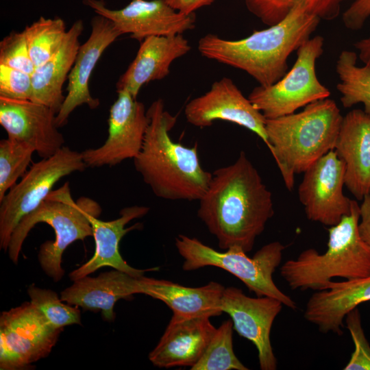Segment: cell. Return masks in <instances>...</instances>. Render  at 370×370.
I'll list each match as a JSON object with an SVG mask.
<instances>
[{"mask_svg":"<svg viewBox=\"0 0 370 370\" xmlns=\"http://www.w3.org/2000/svg\"><path fill=\"white\" fill-rule=\"evenodd\" d=\"M198 201V217L223 250L238 247L251 251L274 214L271 193L245 151L212 173Z\"/></svg>","mask_w":370,"mask_h":370,"instance_id":"obj_1","label":"cell"},{"mask_svg":"<svg viewBox=\"0 0 370 370\" xmlns=\"http://www.w3.org/2000/svg\"><path fill=\"white\" fill-rule=\"evenodd\" d=\"M321 19L299 0L279 23L240 40H226L208 34L198 42L200 54L242 70L260 86L280 80L288 69L290 55L310 38Z\"/></svg>","mask_w":370,"mask_h":370,"instance_id":"obj_2","label":"cell"},{"mask_svg":"<svg viewBox=\"0 0 370 370\" xmlns=\"http://www.w3.org/2000/svg\"><path fill=\"white\" fill-rule=\"evenodd\" d=\"M149 125L142 148L134 158L135 169L153 194L171 201H199L212 173L201 165L198 145L186 147L171 139L177 117L165 110L162 99L147 110Z\"/></svg>","mask_w":370,"mask_h":370,"instance_id":"obj_3","label":"cell"},{"mask_svg":"<svg viewBox=\"0 0 370 370\" xmlns=\"http://www.w3.org/2000/svg\"><path fill=\"white\" fill-rule=\"evenodd\" d=\"M343 117L336 102L326 98L308 104L299 112L266 119L268 148L289 191L296 174L334 150Z\"/></svg>","mask_w":370,"mask_h":370,"instance_id":"obj_4","label":"cell"},{"mask_svg":"<svg viewBox=\"0 0 370 370\" xmlns=\"http://www.w3.org/2000/svg\"><path fill=\"white\" fill-rule=\"evenodd\" d=\"M101 212L98 202L90 197H81L74 201L66 182L52 190L36 209L20 221L11 236L9 258L17 264L29 232L36 224L45 223L53 229L55 239L40 245L38 258L45 274L58 282L64 275L61 266L64 250L76 241L92 236V219L99 218Z\"/></svg>","mask_w":370,"mask_h":370,"instance_id":"obj_5","label":"cell"},{"mask_svg":"<svg viewBox=\"0 0 370 370\" xmlns=\"http://www.w3.org/2000/svg\"><path fill=\"white\" fill-rule=\"evenodd\" d=\"M360 206L352 200L351 212L328 230L327 249L312 248L280 267L281 276L292 290L321 291L334 278L350 280L370 275V247L360 236Z\"/></svg>","mask_w":370,"mask_h":370,"instance_id":"obj_6","label":"cell"},{"mask_svg":"<svg viewBox=\"0 0 370 370\" xmlns=\"http://www.w3.org/2000/svg\"><path fill=\"white\" fill-rule=\"evenodd\" d=\"M175 245L184 259L183 270L193 271L209 266L224 269L243 282L257 297L275 298L287 308L297 309L296 301L282 292L273 278L285 249L280 242L264 245L252 257L238 247L219 251L196 238L183 234L175 238Z\"/></svg>","mask_w":370,"mask_h":370,"instance_id":"obj_7","label":"cell"},{"mask_svg":"<svg viewBox=\"0 0 370 370\" xmlns=\"http://www.w3.org/2000/svg\"><path fill=\"white\" fill-rule=\"evenodd\" d=\"M87 167L82 152L66 146L32 164L0 201V249L8 251L20 221L40 206L61 178Z\"/></svg>","mask_w":370,"mask_h":370,"instance_id":"obj_8","label":"cell"},{"mask_svg":"<svg viewBox=\"0 0 370 370\" xmlns=\"http://www.w3.org/2000/svg\"><path fill=\"white\" fill-rule=\"evenodd\" d=\"M324 38H310L297 51V59L280 80L267 86L258 85L248 98L266 119L295 113L315 101L328 98L330 91L322 84L316 73V63L323 53Z\"/></svg>","mask_w":370,"mask_h":370,"instance_id":"obj_9","label":"cell"},{"mask_svg":"<svg viewBox=\"0 0 370 370\" xmlns=\"http://www.w3.org/2000/svg\"><path fill=\"white\" fill-rule=\"evenodd\" d=\"M63 329L53 328L30 301L0 316V369L20 370L47 357Z\"/></svg>","mask_w":370,"mask_h":370,"instance_id":"obj_10","label":"cell"},{"mask_svg":"<svg viewBox=\"0 0 370 370\" xmlns=\"http://www.w3.org/2000/svg\"><path fill=\"white\" fill-rule=\"evenodd\" d=\"M110 109L108 136L97 148L82 151L87 166H114L139 153L149 125L144 104L128 91H118Z\"/></svg>","mask_w":370,"mask_h":370,"instance_id":"obj_11","label":"cell"},{"mask_svg":"<svg viewBox=\"0 0 370 370\" xmlns=\"http://www.w3.org/2000/svg\"><path fill=\"white\" fill-rule=\"evenodd\" d=\"M304 173L298 195L308 219L330 227L338 224L350 213L352 206V200L343 191L345 163L331 150Z\"/></svg>","mask_w":370,"mask_h":370,"instance_id":"obj_12","label":"cell"},{"mask_svg":"<svg viewBox=\"0 0 370 370\" xmlns=\"http://www.w3.org/2000/svg\"><path fill=\"white\" fill-rule=\"evenodd\" d=\"M83 3L111 21L121 35L130 34L140 42L150 36L183 34L196 25L195 13L180 12L164 0H132L119 10L108 8L103 0H83Z\"/></svg>","mask_w":370,"mask_h":370,"instance_id":"obj_13","label":"cell"},{"mask_svg":"<svg viewBox=\"0 0 370 370\" xmlns=\"http://www.w3.org/2000/svg\"><path fill=\"white\" fill-rule=\"evenodd\" d=\"M184 115L188 123L201 128L219 120L236 124L255 133L269 146L265 117L230 78L215 81L206 92L190 100Z\"/></svg>","mask_w":370,"mask_h":370,"instance_id":"obj_14","label":"cell"},{"mask_svg":"<svg viewBox=\"0 0 370 370\" xmlns=\"http://www.w3.org/2000/svg\"><path fill=\"white\" fill-rule=\"evenodd\" d=\"M278 299L262 296L250 297L240 288H225L221 301L223 312L230 315L234 330L256 346L260 368L277 369V359L271 343L270 334L273 321L282 308Z\"/></svg>","mask_w":370,"mask_h":370,"instance_id":"obj_15","label":"cell"},{"mask_svg":"<svg viewBox=\"0 0 370 370\" xmlns=\"http://www.w3.org/2000/svg\"><path fill=\"white\" fill-rule=\"evenodd\" d=\"M56 115L41 103L0 97V124L8 138L29 145L42 158L53 156L64 146Z\"/></svg>","mask_w":370,"mask_h":370,"instance_id":"obj_16","label":"cell"},{"mask_svg":"<svg viewBox=\"0 0 370 370\" xmlns=\"http://www.w3.org/2000/svg\"><path fill=\"white\" fill-rule=\"evenodd\" d=\"M90 25V34L79 46L68 75L67 94L56 115L58 127L66 124L69 116L77 107L86 104L90 109H95L99 106V100L90 94L89 80L103 51L121 36L112 22L103 16H94Z\"/></svg>","mask_w":370,"mask_h":370,"instance_id":"obj_17","label":"cell"},{"mask_svg":"<svg viewBox=\"0 0 370 370\" xmlns=\"http://www.w3.org/2000/svg\"><path fill=\"white\" fill-rule=\"evenodd\" d=\"M209 317L173 314L149 359L159 368L193 367L200 359L217 328Z\"/></svg>","mask_w":370,"mask_h":370,"instance_id":"obj_18","label":"cell"},{"mask_svg":"<svg viewBox=\"0 0 370 370\" xmlns=\"http://www.w3.org/2000/svg\"><path fill=\"white\" fill-rule=\"evenodd\" d=\"M149 211V208L144 206H132L122 208L120 217L116 219L104 221L97 217L92 219L95 249L92 257L86 262L72 271L69 278L75 281L94 273L103 267H110L135 278H140L149 271H156L158 268L138 269L129 265L119 252V243L129 232L140 229L142 224L137 223L129 227L125 225L135 219L143 217Z\"/></svg>","mask_w":370,"mask_h":370,"instance_id":"obj_19","label":"cell"},{"mask_svg":"<svg viewBox=\"0 0 370 370\" xmlns=\"http://www.w3.org/2000/svg\"><path fill=\"white\" fill-rule=\"evenodd\" d=\"M334 150L345 163V186L362 201L370 194V115L360 109L346 114Z\"/></svg>","mask_w":370,"mask_h":370,"instance_id":"obj_20","label":"cell"},{"mask_svg":"<svg viewBox=\"0 0 370 370\" xmlns=\"http://www.w3.org/2000/svg\"><path fill=\"white\" fill-rule=\"evenodd\" d=\"M190 49L189 42L183 34L145 38L134 59L118 79L116 91L127 90L136 99L143 85L169 75L173 62Z\"/></svg>","mask_w":370,"mask_h":370,"instance_id":"obj_21","label":"cell"},{"mask_svg":"<svg viewBox=\"0 0 370 370\" xmlns=\"http://www.w3.org/2000/svg\"><path fill=\"white\" fill-rule=\"evenodd\" d=\"M369 301L370 275L340 282L332 280L324 289L310 296L304 317L322 333L341 335L346 315L359 304Z\"/></svg>","mask_w":370,"mask_h":370,"instance_id":"obj_22","label":"cell"},{"mask_svg":"<svg viewBox=\"0 0 370 370\" xmlns=\"http://www.w3.org/2000/svg\"><path fill=\"white\" fill-rule=\"evenodd\" d=\"M138 278L117 269L95 278L86 275L73 281L71 286L63 290L60 299L84 310H101L103 319L112 321L115 318V303L140 293Z\"/></svg>","mask_w":370,"mask_h":370,"instance_id":"obj_23","label":"cell"},{"mask_svg":"<svg viewBox=\"0 0 370 370\" xmlns=\"http://www.w3.org/2000/svg\"><path fill=\"white\" fill-rule=\"evenodd\" d=\"M140 293L159 299L169 307L173 314L183 317L220 315L225 288L211 281L199 287H187L171 281L142 276L138 278Z\"/></svg>","mask_w":370,"mask_h":370,"instance_id":"obj_24","label":"cell"},{"mask_svg":"<svg viewBox=\"0 0 370 370\" xmlns=\"http://www.w3.org/2000/svg\"><path fill=\"white\" fill-rule=\"evenodd\" d=\"M83 29L82 21H76L67 31L58 50L48 60L36 67L32 75L31 101L45 105L57 114L65 98L62 86L74 64Z\"/></svg>","mask_w":370,"mask_h":370,"instance_id":"obj_25","label":"cell"},{"mask_svg":"<svg viewBox=\"0 0 370 370\" xmlns=\"http://www.w3.org/2000/svg\"><path fill=\"white\" fill-rule=\"evenodd\" d=\"M358 56L352 51L343 50L336 64L340 82L336 88L343 106L349 108L362 103L364 111L370 115V69L357 64Z\"/></svg>","mask_w":370,"mask_h":370,"instance_id":"obj_26","label":"cell"},{"mask_svg":"<svg viewBox=\"0 0 370 370\" xmlns=\"http://www.w3.org/2000/svg\"><path fill=\"white\" fill-rule=\"evenodd\" d=\"M299 0H244L247 9L262 23L271 26L282 20ZM345 0H304L308 11L321 20L338 16Z\"/></svg>","mask_w":370,"mask_h":370,"instance_id":"obj_27","label":"cell"},{"mask_svg":"<svg viewBox=\"0 0 370 370\" xmlns=\"http://www.w3.org/2000/svg\"><path fill=\"white\" fill-rule=\"evenodd\" d=\"M31 58L36 67L52 57L61 46L66 34L65 23L59 17H40L23 31Z\"/></svg>","mask_w":370,"mask_h":370,"instance_id":"obj_28","label":"cell"},{"mask_svg":"<svg viewBox=\"0 0 370 370\" xmlns=\"http://www.w3.org/2000/svg\"><path fill=\"white\" fill-rule=\"evenodd\" d=\"M234 325L232 319L217 328L199 361L191 370H248L236 357L233 349Z\"/></svg>","mask_w":370,"mask_h":370,"instance_id":"obj_29","label":"cell"},{"mask_svg":"<svg viewBox=\"0 0 370 370\" xmlns=\"http://www.w3.org/2000/svg\"><path fill=\"white\" fill-rule=\"evenodd\" d=\"M35 149L8 138L0 140V201L27 171Z\"/></svg>","mask_w":370,"mask_h":370,"instance_id":"obj_30","label":"cell"},{"mask_svg":"<svg viewBox=\"0 0 370 370\" xmlns=\"http://www.w3.org/2000/svg\"><path fill=\"white\" fill-rule=\"evenodd\" d=\"M27 293L30 302L53 328L63 329L66 325L81 324L79 307L64 304L53 291L41 288L32 284L29 286Z\"/></svg>","mask_w":370,"mask_h":370,"instance_id":"obj_31","label":"cell"},{"mask_svg":"<svg viewBox=\"0 0 370 370\" xmlns=\"http://www.w3.org/2000/svg\"><path fill=\"white\" fill-rule=\"evenodd\" d=\"M0 64L32 75L36 66L23 32H12L0 42Z\"/></svg>","mask_w":370,"mask_h":370,"instance_id":"obj_32","label":"cell"},{"mask_svg":"<svg viewBox=\"0 0 370 370\" xmlns=\"http://www.w3.org/2000/svg\"><path fill=\"white\" fill-rule=\"evenodd\" d=\"M346 326L354 344V351L345 370H370V345L365 335L357 308L345 317Z\"/></svg>","mask_w":370,"mask_h":370,"instance_id":"obj_33","label":"cell"},{"mask_svg":"<svg viewBox=\"0 0 370 370\" xmlns=\"http://www.w3.org/2000/svg\"><path fill=\"white\" fill-rule=\"evenodd\" d=\"M32 95V75L0 64V97L31 101Z\"/></svg>","mask_w":370,"mask_h":370,"instance_id":"obj_34","label":"cell"},{"mask_svg":"<svg viewBox=\"0 0 370 370\" xmlns=\"http://www.w3.org/2000/svg\"><path fill=\"white\" fill-rule=\"evenodd\" d=\"M370 18V0H354L343 12V23L349 29H361Z\"/></svg>","mask_w":370,"mask_h":370,"instance_id":"obj_35","label":"cell"},{"mask_svg":"<svg viewBox=\"0 0 370 370\" xmlns=\"http://www.w3.org/2000/svg\"><path fill=\"white\" fill-rule=\"evenodd\" d=\"M358 228L361 237L370 247V194L364 197L360 206Z\"/></svg>","mask_w":370,"mask_h":370,"instance_id":"obj_36","label":"cell"},{"mask_svg":"<svg viewBox=\"0 0 370 370\" xmlns=\"http://www.w3.org/2000/svg\"><path fill=\"white\" fill-rule=\"evenodd\" d=\"M177 11L190 14L199 8L211 5L214 0H164Z\"/></svg>","mask_w":370,"mask_h":370,"instance_id":"obj_37","label":"cell"},{"mask_svg":"<svg viewBox=\"0 0 370 370\" xmlns=\"http://www.w3.org/2000/svg\"><path fill=\"white\" fill-rule=\"evenodd\" d=\"M354 45L363 65L370 69V36L356 41Z\"/></svg>","mask_w":370,"mask_h":370,"instance_id":"obj_38","label":"cell"}]
</instances>
